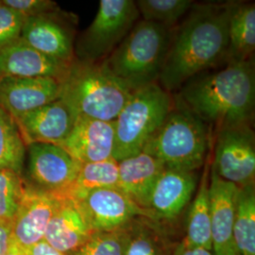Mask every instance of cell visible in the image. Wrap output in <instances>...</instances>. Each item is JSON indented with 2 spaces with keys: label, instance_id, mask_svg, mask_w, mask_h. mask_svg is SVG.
Listing matches in <instances>:
<instances>
[{
  "label": "cell",
  "instance_id": "obj_1",
  "mask_svg": "<svg viewBox=\"0 0 255 255\" xmlns=\"http://www.w3.org/2000/svg\"><path fill=\"white\" fill-rule=\"evenodd\" d=\"M230 2L195 3L174 28L159 85L173 94L199 74L228 63Z\"/></svg>",
  "mask_w": 255,
  "mask_h": 255
},
{
  "label": "cell",
  "instance_id": "obj_2",
  "mask_svg": "<svg viewBox=\"0 0 255 255\" xmlns=\"http://www.w3.org/2000/svg\"><path fill=\"white\" fill-rule=\"evenodd\" d=\"M174 101L208 128L211 136L227 128L253 125L255 110V60L228 62L193 77Z\"/></svg>",
  "mask_w": 255,
  "mask_h": 255
},
{
  "label": "cell",
  "instance_id": "obj_3",
  "mask_svg": "<svg viewBox=\"0 0 255 255\" xmlns=\"http://www.w3.org/2000/svg\"><path fill=\"white\" fill-rule=\"evenodd\" d=\"M174 28L140 19L102 62L129 91L158 82Z\"/></svg>",
  "mask_w": 255,
  "mask_h": 255
},
{
  "label": "cell",
  "instance_id": "obj_4",
  "mask_svg": "<svg viewBox=\"0 0 255 255\" xmlns=\"http://www.w3.org/2000/svg\"><path fill=\"white\" fill-rule=\"evenodd\" d=\"M130 93L103 62L76 59L61 82L60 99L77 118L115 121Z\"/></svg>",
  "mask_w": 255,
  "mask_h": 255
},
{
  "label": "cell",
  "instance_id": "obj_5",
  "mask_svg": "<svg viewBox=\"0 0 255 255\" xmlns=\"http://www.w3.org/2000/svg\"><path fill=\"white\" fill-rule=\"evenodd\" d=\"M211 139L204 123L174 101L173 109L143 151L165 168L197 171L206 163Z\"/></svg>",
  "mask_w": 255,
  "mask_h": 255
},
{
  "label": "cell",
  "instance_id": "obj_6",
  "mask_svg": "<svg viewBox=\"0 0 255 255\" xmlns=\"http://www.w3.org/2000/svg\"><path fill=\"white\" fill-rule=\"evenodd\" d=\"M174 107L173 95L158 82L131 92L115 122L113 158L123 159L139 154Z\"/></svg>",
  "mask_w": 255,
  "mask_h": 255
},
{
  "label": "cell",
  "instance_id": "obj_7",
  "mask_svg": "<svg viewBox=\"0 0 255 255\" xmlns=\"http://www.w3.org/2000/svg\"><path fill=\"white\" fill-rule=\"evenodd\" d=\"M140 20L133 0H101L96 17L83 32L76 59L101 63L107 59Z\"/></svg>",
  "mask_w": 255,
  "mask_h": 255
},
{
  "label": "cell",
  "instance_id": "obj_8",
  "mask_svg": "<svg viewBox=\"0 0 255 255\" xmlns=\"http://www.w3.org/2000/svg\"><path fill=\"white\" fill-rule=\"evenodd\" d=\"M81 166L62 146L35 143L27 146L23 178L38 190L64 199Z\"/></svg>",
  "mask_w": 255,
  "mask_h": 255
},
{
  "label": "cell",
  "instance_id": "obj_9",
  "mask_svg": "<svg viewBox=\"0 0 255 255\" xmlns=\"http://www.w3.org/2000/svg\"><path fill=\"white\" fill-rule=\"evenodd\" d=\"M212 169L239 188L255 183V136L252 125L227 128L216 134Z\"/></svg>",
  "mask_w": 255,
  "mask_h": 255
},
{
  "label": "cell",
  "instance_id": "obj_10",
  "mask_svg": "<svg viewBox=\"0 0 255 255\" xmlns=\"http://www.w3.org/2000/svg\"><path fill=\"white\" fill-rule=\"evenodd\" d=\"M74 18L60 9L25 19L20 38L37 51L71 64L75 56Z\"/></svg>",
  "mask_w": 255,
  "mask_h": 255
},
{
  "label": "cell",
  "instance_id": "obj_11",
  "mask_svg": "<svg viewBox=\"0 0 255 255\" xmlns=\"http://www.w3.org/2000/svg\"><path fill=\"white\" fill-rule=\"evenodd\" d=\"M75 201L94 233L123 228L138 217L152 219L149 211L140 208L118 188L94 190Z\"/></svg>",
  "mask_w": 255,
  "mask_h": 255
},
{
  "label": "cell",
  "instance_id": "obj_12",
  "mask_svg": "<svg viewBox=\"0 0 255 255\" xmlns=\"http://www.w3.org/2000/svg\"><path fill=\"white\" fill-rule=\"evenodd\" d=\"M13 119L26 146L35 143L60 146L70 133L77 116L58 99Z\"/></svg>",
  "mask_w": 255,
  "mask_h": 255
},
{
  "label": "cell",
  "instance_id": "obj_13",
  "mask_svg": "<svg viewBox=\"0 0 255 255\" xmlns=\"http://www.w3.org/2000/svg\"><path fill=\"white\" fill-rule=\"evenodd\" d=\"M61 200L26 183L20 206L11 222L12 240L25 250L43 241Z\"/></svg>",
  "mask_w": 255,
  "mask_h": 255
},
{
  "label": "cell",
  "instance_id": "obj_14",
  "mask_svg": "<svg viewBox=\"0 0 255 255\" xmlns=\"http://www.w3.org/2000/svg\"><path fill=\"white\" fill-rule=\"evenodd\" d=\"M60 146L81 164L114 159L115 122L77 118Z\"/></svg>",
  "mask_w": 255,
  "mask_h": 255
},
{
  "label": "cell",
  "instance_id": "obj_15",
  "mask_svg": "<svg viewBox=\"0 0 255 255\" xmlns=\"http://www.w3.org/2000/svg\"><path fill=\"white\" fill-rule=\"evenodd\" d=\"M209 204L214 255L237 253L233 240V227L237 211L239 187L219 178L211 168Z\"/></svg>",
  "mask_w": 255,
  "mask_h": 255
},
{
  "label": "cell",
  "instance_id": "obj_16",
  "mask_svg": "<svg viewBox=\"0 0 255 255\" xmlns=\"http://www.w3.org/2000/svg\"><path fill=\"white\" fill-rule=\"evenodd\" d=\"M198 187L196 171L165 168L151 191L148 211L157 221L177 219L189 204Z\"/></svg>",
  "mask_w": 255,
  "mask_h": 255
},
{
  "label": "cell",
  "instance_id": "obj_17",
  "mask_svg": "<svg viewBox=\"0 0 255 255\" xmlns=\"http://www.w3.org/2000/svg\"><path fill=\"white\" fill-rule=\"evenodd\" d=\"M61 82L52 78H0V106L14 119L60 99Z\"/></svg>",
  "mask_w": 255,
  "mask_h": 255
},
{
  "label": "cell",
  "instance_id": "obj_18",
  "mask_svg": "<svg viewBox=\"0 0 255 255\" xmlns=\"http://www.w3.org/2000/svg\"><path fill=\"white\" fill-rule=\"evenodd\" d=\"M71 64L37 51L21 38L0 49V78H52L62 82Z\"/></svg>",
  "mask_w": 255,
  "mask_h": 255
},
{
  "label": "cell",
  "instance_id": "obj_19",
  "mask_svg": "<svg viewBox=\"0 0 255 255\" xmlns=\"http://www.w3.org/2000/svg\"><path fill=\"white\" fill-rule=\"evenodd\" d=\"M93 233L77 202L62 199L48 223L44 241L67 255L82 247Z\"/></svg>",
  "mask_w": 255,
  "mask_h": 255
},
{
  "label": "cell",
  "instance_id": "obj_20",
  "mask_svg": "<svg viewBox=\"0 0 255 255\" xmlns=\"http://www.w3.org/2000/svg\"><path fill=\"white\" fill-rule=\"evenodd\" d=\"M165 169L153 156L142 151L119 162L118 189L140 208L148 211L151 191Z\"/></svg>",
  "mask_w": 255,
  "mask_h": 255
},
{
  "label": "cell",
  "instance_id": "obj_21",
  "mask_svg": "<svg viewBox=\"0 0 255 255\" xmlns=\"http://www.w3.org/2000/svg\"><path fill=\"white\" fill-rule=\"evenodd\" d=\"M229 62L244 63L255 60V2H230Z\"/></svg>",
  "mask_w": 255,
  "mask_h": 255
},
{
  "label": "cell",
  "instance_id": "obj_22",
  "mask_svg": "<svg viewBox=\"0 0 255 255\" xmlns=\"http://www.w3.org/2000/svg\"><path fill=\"white\" fill-rule=\"evenodd\" d=\"M176 246L160 221L138 217L129 223V241L125 255H173Z\"/></svg>",
  "mask_w": 255,
  "mask_h": 255
},
{
  "label": "cell",
  "instance_id": "obj_23",
  "mask_svg": "<svg viewBox=\"0 0 255 255\" xmlns=\"http://www.w3.org/2000/svg\"><path fill=\"white\" fill-rule=\"evenodd\" d=\"M209 162L201 177L200 188L192 201L186 220V236L183 240L194 247L213 251L209 204Z\"/></svg>",
  "mask_w": 255,
  "mask_h": 255
},
{
  "label": "cell",
  "instance_id": "obj_24",
  "mask_svg": "<svg viewBox=\"0 0 255 255\" xmlns=\"http://www.w3.org/2000/svg\"><path fill=\"white\" fill-rule=\"evenodd\" d=\"M233 240L238 255H255V183L239 188Z\"/></svg>",
  "mask_w": 255,
  "mask_h": 255
},
{
  "label": "cell",
  "instance_id": "obj_25",
  "mask_svg": "<svg viewBox=\"0 0 255 255\" xmlns=\"http://www.w3.org/2000/svg\"><path fill=\"white\" fill-rule=\"evenodd\" d=\"M118 182L119 162L115 159L82 164L76 180L65 193L64 199L78 201L94 190L117 188Z\"/></svg>",
  "mask_w": 255,
  "mask_h": 255
},
{
  "label": "cell",
  "instance_id": "obj_26",
  "mask_svg": "<svg viewBox=\"0 0 255 255\" xmlns=\"http://www.w3.org/2000/svg\"><path fill=\"white\" fill-rule=\"evenodd\" d=\"M26 152L14 119L0 106V171L9 169L23 175Z\"/></svg>",
  "mask_w": 255,
  "mask_h": 255
},
{
  "label": "cell",
  "instance_id": "obj_27",
  "mask_svg": "<svg viewBox=\"0 0 255 255\" xmlns=\"http://www.w3.org/2000/svg\"><path fill=\"white\" fill-rule=\"evenodd\" d=\"M140 18L174 28L196 3L192 0H138L135 1Z\"/></svg>",
  "mask_w": 255,
  "mask_h": 255
},
{
  "label": "cell",
  "instance_id": "obj_28",
  "mask_svg": "<svg viewBox=\"0 0 255 255\" xmlns=\"http://www.w3.org/2000/svg\"><path fill=\"white\" fill-rule=\"evenodd\" d=\"M129 241V223L110 232L93 233L78 250L67 255H125Z\"/></svg>",
  "mask_w": 255,
  "mask_h": 255
},
{
  "label": "cell",
  "instance_id": "obj_29",
  "mask_svg": "<svg viewBox=\"0 0 255 255\" xmlns=\"http://www.w3.org/2000/svg\"><path fill=\"white\" fill-rule=\"evenodd\" d=\"M23 175L13 170L0 171V221L11 223L25 192Z\"/></svg>",
  "mask_w": 255,
  "mask_h": 255
},
{
  "label": "cell",
  "instance_id": "obj_30",
  "mask_svg": "<svg viewBox=\"0 0 255 255\" xmlns=\"http://www.w3.org/2000/svg\"><path fill=\"white\" fill-rule=\"evenodd\" d=\"M25 18L0 0V49L17 41Z\"/></svg>",
  "mask_w": 255,
  "mask_h": 255
},
{
  "label": "cell",
  "instance_id": "obj_31",
  "mask_svg": "<svg viewBox=\"0 0 255 255\" xmlns=\"http://www.w3.org/2000/svg\"><path fill=\"white\" fill-rule=\"evenodd\" d=\"M2 2L25 19L59 9L57 3L51 0H2Z\"/></svg>",
  "mask_w": 255,
  "mask_h": 255
},
{
  "label": "cell",
  "instance_id": "obj_32",
  "mask_svg": "<svg viewBox=\"0 0 255 255\" xmlns=\"http://www.w3.org/2000/svg\"><path fill=\"white\" fill-rule=\"evenodd\" d=\"M12 242L11 223L0 221V255H5Z\"/></svg>",
  "mask_w": 255,
  "mask_h": 255
},
{
  "label": "cell",
  "instance_id": "obj_33",
  "mask_svg": "<svg viewBox=\"0 0 255 255\" xmlns=\"http://www.w3.org/2000/svg\"><path fill=\"white\" fill-rule=\"evenodd\" d=\"M173 255H214L213 251H210L201 247L188 245L183 239L182 242L177 244Z\"/></svg>",
  "mask_w": 255,
  "mask_h": 255
},
{
  "label": "cell",
  "instance_id": "obj_34",
  "mask_svg": "<svg viewBox=\"0 0 255 255\" xmlns=\"http://www.w3.org/2000/svg\"><path fill=\"white\" fill-rule=\"evenodd\" d=\"M26 255H65L59 253L52 247L49 246L46 241H41L35 245L26 250Z\"/></svg>",
  "mask_w": 255,
  "mask_h": 255
},
{
  "label": "cell",
  "instance_id": "obj_35",
  "mask_svg": "<svg viewBox=\"0 0 255 255\" xmlns=\"http://www.w3.org/2000/svg\"><path fill=\"white\" fill-rule=\"evenodd\" d=\"M5 255H26V250L21 248L12 240L9 251L6 253Z\"/></svg>",
  "mask_w": 255,
  "mask_h": 255
},
{
  "label": "cell",
  "instance_id": "obj_36",
  "mask_svg": "<svg viewBox=\"0 0 255 255\" xmlns=\"http://www.w3.org/2000/svg\"><path fill=\"white\" fill-rule=\"evenodd\" d=\"M239 255L237 253H234V254H229V255Z\"/></svg>",
  "mask_w": 255,
  "mask_h": 255
}]
</instances>
